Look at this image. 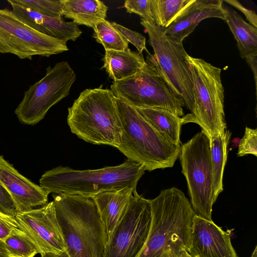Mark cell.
Returning a JSON list of instances; mask_svg holds the SVG:
<instances>
[{"label": "cell", "mask_w": 257, "mask_h": 257, "mask_svg": "<svg viewBox=\"0 0 257 257\" xmlns=\"http://www.w3.org/2000/svg\"><path fill=\"white\" fill-rule=\"evenodd\" d=\"M152 218L149 233L136 257H179L190 243L195 214L184 193L176 187L163 190L150 200Z\"/></svg>", "instance_id": "obj_1"}, {"label": "cell", "mask_w": 257, "mask_h": 257, "mask_svg": "<svg viewBox=\"0 0 257 257\" xmlns=\"http://www.w3.org/2000/svg\"><path fill=\"white\" fill-rule=\"evenodd\" d=\"M53 196L69 256L104 257L107 237L93 199L64 193Z\"/></svg>", "instance_id": "obj_2"}, {"label": "cell", "mask_w": 257, "mask_h": 257, "mask_svg": "<svg viewBox=\"0 0 257 257\" xmlns=\"http://www.w3.org/2000/svg\"><path fill=\"white\" fill-rule=\"evenodd\" d=\"M145 171L141 165L128 159L119 165L97 169L79 170L58 166L46 171L39 182L49 193L91 197L105 191L125 187L136 189Z\"/></svg>", "instance_id": "obj_3"}, {"label": "cell", "mask_w": 257, "mask_h": 257, "mask_svg": "<svg viewBox=\"0 0 257 257\" xmlns=\"http://www.w3.org/2000/svg\"><path fill=\"white\" fill-rule=\"evenodd\" d=\"M115 102L121 125L117 149L145 171L172 167L179 157L181 145L166 139L135 107L116 97Z\"/></svg>", "instance_id": "obj_4"}, {"label": "cell", "mask_w": 257, "mask_h": 257, "mask_svg": "<svg viewBox=\"0 0 257 257\" xmlns=\"http://www.w3.org/2000/svg\"><path fill=\"white\" fill-rule=\"evenodd\" d=\"M67 121L71 132L85 142L116 148L120 144L121 125L110 89L82 91L68 108Z\"/></svg>", "instance_id": "obj_5"}, {"label": "cell", "mask_w": 257, "mask_h": 257, "mask_svg": "<svg viewBox=\"0 0 257 257\" xmlns=\"http://www.w3.org/2000/svg\"><path fill=\"white\" fill-rule=\"evenodd\" d=\"M186 60L193 84V109L182 117L183 124H198L210 141L215 136H223L226 130L224 113V90L221 69L201 58L189 55Z\"/></svg>", "instance_id": "obj_6"}, {"label": "cell", "mask_w": 257, "mask_h": 257, "mask_svg": "<svg viewBox=\"0 0 257 257\" xmlns=\"http://www.w3.org/2000/svg\"><path fill=\"white\" fill-rule=\"evenodd\" d=\"M146 63L136 74L113 81L115 97L135 108H162L181 116L185 103L171 89L159 70L154 55L148 53Z\"/></svg>", "instance_id": "obj_7"}, {"label": "cell", "mask_w": 257, "mask_h": 257, "mask_svg": "<svg viewBox=\"0 0 257 257\" xmlns=\"http://www.w3.org/2000/svg\"><path fill=\"white\" fill-rule=\"evenodd\" d=\"M179 157L195 214L212 220L215 201L211 154L210 140L205 132L202 130L182 145Z\"/></svg>", "instance_id": "obj_8"}, {"label": "cell", "mask_w": 257, "mask_h": 257, "mask_svg": "<svg viewBox=\"0 0 257 257\" xmlns=\"http://www.w3.org/2000/svg\"><path fill=\"white\" fill-rule=\"evenodd\" d=\"M141 24L149 36L156 64L172 91L183 100L191 112L193 109V84L186 60L188 55L183 43L169 39L163 29L153 21L141 19Z\"/></svg>", "instance_id": "obj_9"}, {"label": "cell", "mask_w": 257, "mask_h": 257, "mask_svg": "<svg viewBox=\"0 0 257 257\" xmlns=\"http://www.w3.org/2000/svg\"><path fill=\"white\" fill-rule=\"evenodd\" d=\"M76 78L67 61L49 65L45 76L31 85L15 110L23 123L34 125L44 118L49 109L68 96Z\"/></svg>", "instance_id": "obj_10"}, {"label": "cell", "mask_w": 257, "mask_h": 257, "mask_svg": "<svg viewBox=\"0 0 257 257\" xmlns=\"http://www.w3.org/2000/svg\"><path fill=\"white\" fill-rule=\"evenodd\" d=\"M67 42L43 34L20 20L12 10L0 9V53L21 59L49 57L68 50Z\"/></svg>", "instance_id": "obj_11"}, {"label": "cell", "mask_w": 257, "mask_h": 257, "mask_svg": "<svg viewBox=\"0 0 257 257\" xmlns=\"http://www.w3.org/2000/svg\"><path fill=\"white\" fill-rule=\"evenodd\" d=\"M150 200L137 192L106 243L104 257H136L147 240L151 223Z\"/></svg>", "instance_id": "obj_12"}, {"label": "cell", "mask_w": 257, "mask_h": 257, "mask_svg": "<svg viewBox=\"0 0 257 257\" xmlns=\"http://www.w3.org/2000/svg\"><path fill=\"white\" fill-rule=\"evenodd\" d=\"M15 218L18 227L26 234L41 256L59 254L66 250L53 201L39 208L18 212Z\"/></svg>", "instance_id": "obj_13"}, {"label": "cell", "mask_w": 257, "mask_h": 257, "mask_svg": "<svg viewBox=\"0 0 257 257\" xmlns=\"http://www.w3.org/2000/svg\"><path fill=\"white\" fill-rule=\"evenodd\" d=\"M192 257H237L228 231L209 220L195 214L190 243L187 251Z\"/></svg>", "instance_id": "obj_14"}, {"label": "cell", "mask_w": 257, "mask_h": 257, "mask_svg": "<svg viewBox=\"0 0 257 257\" xmlns=\"http://www.w3.org/2000/svg\"><path fill=\"white\" fill-rule=\"evenodd\" d=\"M222 0H191L166 28L165 35L176 43H183L202 21L210 18L224 20L226 13Z\"/></svg>", "instance_id": "obj_15"}, {"label": "cell", "mask_w": 257, "mask_h": 257, "mask_svg": "<svg viewBox=\"0 0 257 257\" xmlns=\"http://www.w3.org/2000/svg\"><path fill=\"white\" fill-rule=\"evenodd\" d=\"M0 182L11 196L17 212L48 203L50 193L20 174L3 156H0Z\"/></svg>", "instance_id": "obj_16"}, {"label": "cell", "mask_w": 257, "mask_h": 257, "mask_svg": "<svg viewBox=\"0 0 257 257\" xmlns=\"http://www.w3.org/2000/svg\"><path fill=\"white\" fill-rule=\"evenodd\" d=\"M15 16L23 23L37 31L50 37L67 42L75 41L82 33L78 25L72 22H65L62 18L47 16L8 0Z\"/></svg>", "instance_id": "obj_17"}, {"label": "cell", "mask_w": 257, "mask_h": 257, "mask_svg": "<svg viewBox=\"0 0 257 257\" xmlns=\"http://www.w3.org/2000/svg\"><path fill=\"white\" fill-rule=\"evenodd\" d=\"M136 189L125 187L101 192L92 197L107 238L126 213Z\"/></svg>", "instance_id": "obj_18"}, {"label": "cell", "mask_w": 257, "mask_h": 257, "mask_svg": "<svg viewBox=\"0 0 257 257\" xmlns=\"http://www.w3.org/2000/svg\"><path fill=\"white\" fill-rule=\"evenodd\" d=\"M102 68L113 81L122 80L141 70L146 61L143 54L132 51L105 50Z\"/></svg>", "instance_id": "obj_19"}, {"label": "cell", "mask_w": 257, "mask_h": 257, "mask_svg": "<svg viewBox=\"0 0 257 257\" xmlns=\"http://www.w3.org/2000/svg\"><path fill=\"white\" fill-rule=\"evenodd\" d=\"M224 21L237 43L240 57L244 59L257 56V28L247 23L234 10L224 7Z\"/></svg>", "instance_id": "obj_20"}, {"label": "cell", "mask_w": 257, "mask_h": 257, "mask_svg": "<svg viewBox=\"0 0 257 257\" xmlns=\"http://www.w3.org/2000/svg\"><path fill=\"white\" fill-rule=\"evenodd\" d=\"M63 15L77 25L93 29L106 18L107 7L99 0H62Z\"/></svg>", "instance_id": "obj_21"}, {"label": "cell", "mask_w": 257, "mask_h": 257, "mask_svg": "<svg viewBox=\"0 0 257 257\" xmlns=\"http://www.w3.org/2000/svg\"><path fill=\"white\" fill-rule=\"evenodd\" d=\"M135 108L166 139L173 144L180 145L181 128L183 124L182 117L162 108Z\"/></svg>", "instance_id": "obj_22"}, {"label": "cell", "mask_w": 257, "mask_h": 257, "mask_svg": "<svg viewBox=\"0 0 257 257\" xmlns=\"http://www.w3.org/2000/svg\"><path fill=\"white\" fill-rule=\"evenodd\" d=\"M231 135L226 130L223 136L212 137L210 142L214 200L215 202L223 190V176L227 161V147Z\"/></svg>", "instance_id": "obj_23"}, {"label": "cell", "mask_w": 257, "mask_h": 257, "mask_svg": "<svg viewBox=\"0 0 257 257\" xmlns=\"http://www.w3.org/2000/svg\"><path fill=\"white\" fill-rule=\"evenodd\" d=\"M93 30V37L105 50L124 51L128 48V42L108 21L97 22Z\"/></svg>", "instance_id": "obj_24"}, {"label": "cell", "mask_w": 257, "mask_h": 257, "mask_svg": "<svg viewBox=\"0 0 257 257\" xmlns=\"http://www.w3.org/2000/svg\"><path fill=\"white\" fill-rule=\"evenodd\" d=\"M154 22L164 29L168 26L191 0H151Z\"/></svg>", "instance_id": "obj_25"}, {"label": "cell", "mask_w": 257, "mask_h": 257, "mask_svg": "<svg viewBox=\"0 0 257 257\" xmlns=\"http://www.w3.org/2000/svg\"><path fill=\"white\" fill-rule=\"evenodd\" d=\"M9 257H34L38 250L26 234L15 228L3 241Z\"/></svg>", "instance_id": "obj_26"}, {"label": "cell", "mask_w": 257, "mask_h": 257, "mask_svg": "<svg viewBox=\"0 0 257 257\" xmlns=\"http://www.w3.org/2000/svg\"><path fill=\"white\" fill-rule=\"evenodd\" d=\"M14 2L42 15L62 18V0H14Z\"/></svg>", "instance_id": "obj_27"}, {"label": "cell", "mask_w": 257, "mask_h": 257, "mask_svg": "<svg viewBox=\"0 0 257 257\" xmlns=\"http://www.w3.org/2000/svg\"><path fill=\"white\" fill-rule=\"evenodd\" d=\"M249 154L257 156V130L246 126L239 142L237 155L242 157Z\"/></svg>", "instance_id": "obj_28"}, {"label": "cell", "mask_w": 257, "mask_h": 257, "mask_svg": "<svg viewBox=\"0 0 257 257\" xmlns=\"http://www.w3.org/2000/svg\"><path fill=\"white\" fill-rule=\"evenodd\" d=\"M123 7L128 13L136 14L144 20L154 22L151 0H127Z\"/></svg>", "instance_id": "obj_29"}, {"label": "cell", "mask_w": 257, "mask_h": 257, "mask_svg": "<svg viewBox=\"0 0 257 257\" xmlns=\"http://www.w3.org/2000/svg\"><path fill=\"white\" fill-rule=\"evenodd\" d=\"M111 24L128 43L130 42L136 47L139 54H142L144 50L149 53L146 46V39L143 35L115 22H112Z\"/></svg>", "instance_id": "obj_30"}, {"label": "cell", "mask_w": 257, "mask_h": 257, "mask_svg": "<svg viewBox=\"0 0 257 257\" xmlns=\"http://www.w3.org/2000/svg\"><path fill=\"white\" fill-rule=\"evenodd\" d=\"M15 228H18L15 218L0 210V239L4 241Z\"/></svg>", "instance_id": "obj_31"}, {"label": "cell", "mask_w": 257, "mask_h": 257, "mask_svg": "<svg viewBox=\"0 0 257 257\" xmlns=\"http://www.w3.org/2000/svg\"><path fill=\"white\" fill-rule=\"evenodd\" d=\"M0 210L14 217L17 213L16 206L11 196L1 182Z\"/></svg>", "instance_id": "obj_32"}, {"label": "cell", "mask_w": 257, "mask_h": 257, "mask_svg": "<svg viewBox=\"0 0 257 257\" xmlns=\"http://www.w3.org/2000/svg\"><path fill=\"white\" fill-rule=\"evenodd\" d=\"M224 2L238 9L244 15L250 25L257 28V15L254 11L245 8L236 0H224Z\"/></svg>", "instance_id": "obj_33"}, {"label": "cell", "mask_w": 257, "mask_h": 257, "mask_svg": "<svg viewBox=\"0 0 257 257\" xmlns=\"http://www.w3.org/2000/svg\"><path fill=\"white\" fill-rule=\"evenodd\" d=\"M249 67L251 69L255 82V89L256 90V77H257V56H253L245 60Z\"/></svg>", "instance_id": "obj_34"}, {"label": "cell", "mask_w": 257, "mask_h": 257, "mask_svg": "<svg viewBox=\"0 0 257 257\" xmlns=\"http://www.w3.org/2000/svg\"><path fill=\"white\" fill-rule=\"evenodd\" d=\"M0 257H9L4 242L0 239Z\"/></svg>", "instance_id": "obj_35"}, {"label": "cell", "mask_w": 257, "mask_h": 257, "mask_svg": "<svg viewBox=\"0 0 257 257\" xmlns=\"http://www.w3.org/2000/svg\"><path fill=\"white\" fill-rule=\"evenodd\" d=\"M41 257H70L67 251L65 250L61 254H46L41 256Z\"/></svg>", "instance_id": "obj_36"}, {"label": "cell", "mask_w": 257, "mask_h": 257, "mask_svg": "<svg viewBox=\"0 0 257 257\" xmlns=\"http://www.w3.org/2000/svg\"><path fill=\"white\" fill-rule=\"evenodd\" d=\"M179 257H192L185 250H183L180 253Z\"/></svg>", "instance_id": "obj_37"}, {"label": "cell", "mask_w": 257, "mask_h": 257, "mask_svg": "<svg viewBox=\"0 0 257 257\" xmlns=\"http://www.w3.org/2000/svg\"><path fill=\"white\" fill-rule=\"evenodd\" d=\"M250 257H257V246H255V248L252 253Z\"/></svg>", "instance_id": "obj_38"}]
</instances>
